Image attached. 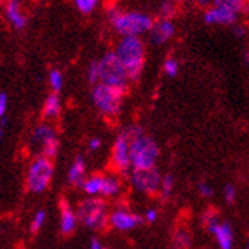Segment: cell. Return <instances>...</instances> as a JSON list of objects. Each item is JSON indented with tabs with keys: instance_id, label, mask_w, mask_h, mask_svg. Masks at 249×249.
Wrapping results in <instances>:
<instances>
[{
	"instance_id": "obj_1",
	"label": "cell",
	"mask_w": 249,
	"mask_h": 249,
	"mask_svg": "<svg viewBox=\"0 0 249 249\" xmlns=\"http://www.w3.org/2000/svg\"><path fill=\"white\" fill-rule=\"evenodd\" d=\"M125 130L130 136V162H132V170L156 167L160 153L156 141L145 135L144 130L138 125H130Z\"/></svg>"
},
{
	"instance_id": "obj_2",
	"label": "cell",
	"mask_w": 249,
	"mask_h": 249,
	"mask_svg": "<svg viewBox=\"0 0 249 249\" xmlns=\"http://www.w3.org/2000/svg\"><path fill=\"white\" fill-rule=\"evenodd\" d=\"M124 66L128 80L136 81L144 72L147 48L142 37H121L113 51Z\"/></svg>"
},
{
	"instance_id": "obj_3",
	"label": "cell",
	"mask_w": 249,
	"mask_h": 249,
	"mask_svg": "<svg viewBox=\"0 0 249 249\" xmlns=\"http://www.w3.org/2000/svg\"><path fill=\"white\" fill-rule=\"evenodd\" d=\"M110 26L121 37H142L147 36L153 26V17L142 11H112Z\"/></svg>"
},
{
	"instance_id": "obj_4",
	"label": "cell",
	"mask_w": 249,
	"mask_h": 249,
	"mask_svg": "<svg viewBox=\"0 0 249 249\" xmlns=\"http://www.w3.org/2000/svg\"><path fill=\"white\" fill-rule=\"evenodd\" d=\"M127 89L98 83L92 89V103L103 116L115 118L121 113Z\"/></svg>"
},
{
	"instance_id": "obj_5",
	"label": "cell",
	"mask_w": 249,
	"mask_h": 249,
	"mask_svg": "<svg viewBox=\"0 0 249 249\" xmlns=\"http://www.w3.org/2000/svg\"><path fill=\"white\" fill-rule=\"evenodd\" d=\"M80 223L93 231H103L109 225V207L103 197H86L77 207Z\"/></svg>"
},
{
	"instance_id": "obj_6",
	"label": "cell",
	"mask_w": 249,
	"mask_h": 249,
	"mask_svg": "<svg viewBox=\"0 0 249 249\" xmlns=\"http://www.w3.org/2000/svg\"><path fill=\"white\" fill-rule=\"evenodd\" d=\"M52 178H53L52 159L38 155L31 160V164L28 167L26 178H25L26 190L34 194L46 191L51 185Z\"/></svg>"
},
{
	"instance_id": "obj_7",
	"label": "cell",
	"mask_w": 249,
	"mask_h": 249,
	"mask_svg": "<svg viewBox=\"0 0 249 249\" xmlns=\"http://www.w3.org/2000/svg\"><path fill=\"white\" fill-rule=\"evenodd\" d=\"M98 63V77L100 83L115 86V88H123L127 89L128 86V75L121 64V61L118 60L115 52H107L104 55L96 60Z\"/></svg>"
},
{
	"instance_id": "obj_8",
	"label": "cell",
	"mask_w": 249,
	"mask_h": 249,
	"mask_svg": "<svg viewBox=\"0 0 249 249\" xmlns=\"http://www.w3.org/2000/svg\"><path fill=\"white\" fill-rule=\"evenodd\" d=\"M31 144L34 147H38L41 156L53 159L58 155V150H60V141H58L57 130L46 123L38 124L31 133Z\"/></svg>"
},
{
	"instance_id": "obj_9",
	"label": "cell",
	"mask_w": 249,
	"mask_h": 249,
	"mask_svg": "<svg viewBox=\"0 0 249 249\" xmlns=\"http://www.w3.org/2000/svg\"><path fill=\"white\" fill-rule=\"evenodd\" d=\"M128 180H130V185H132L136 191L147 194V196H153V194H159L162 175L156 167L130 170Z\"/></svg>"
},
{
	"instance_id": "obj_10",
	"label": "cell",
	"mask_w": 249,
	"mask_h": 249,
	"mask_svg": "<svg viewBox=\"0 0 249 249\" xmlns=\"http://www.w3.org/2000/svg\"><path fill=\"white\" fill-rule=\"evenodd\" d=\"M110 164L113 170L118 173H128L132 170V162H130V136L125 128L116 136L113 142Z\"/></svg>"
},
{
	"instance_id": "obj_11",
	"label": "cell",
	"mask_w": 249,
	"mask_h": 249,
	"mask_svg": "<svg viewBox=\"0 0 249 249\" xmlns=\"http://www.w3.org/2000/svg\"><path fill=\"white\" fill-rule=\"evenodd\" d=\"M141 222H142V217L125 207H118L109 214V226L121 232L135 230L136 226L141 225Z\"/></svg>"
},
{
	"instance_id": "obj_12",
	"label": "cell",
	"mask_w": 249,
	"mask_h": 249,
	"mask_svg": "<svg viewBox=\"0 0 249 249\" xmlns=\"http://www.w3.org/2000/svg\"><path fill=\"white\" fill-rule=\"evenodd\" d=\"M176 36V25L173 20L168 18H158L153 21L150 32L147 34L150 45L153 46H165Z\"/></svg>"
},
{
	"instance_id": "obj_13",
	"label": "cell",
	"mask_w": 249,
	"mask_h": 249,
	"mask_svg": "<svg viewBox=\"0 0 249 249\" xmlns=\"http://www.w3.org/2000/svg\"><path fill=\"white\" fill-rule=\"evenodd\" d=\"M239 14L232 13V11L217 6V5H210L208 8L203 9V21L207 25L213 26H234L237 23Z\"/></svg>"
},
{
	"instance_id": "obj_14",
	"label": "cell",
	"mask_w": 249,
	"mask_h": 249,
	"mask_svg": "<svg viewBox=\"0 0 249 249\" xmlns=\"http://www.w3.org/2000/svg\"><path fill=\"white\" fill-rule=\"evenodd\" d=\"M208 231L213 234L219 249H232L234 248V230L228 222L217 220L213 223Z\"/></svg>"
},
{
	"instance_id": "obj_15",
	"label": "cell",
	"mask_w": 249,
	"mask_h": 249,
	"mask_svg": "<svg viewBox=\"0 0 249 249\" xmlns=\"http://www.w3.org/2000/svg\"><path fill=\"white\" fill-rule=\"evenodd\" d=\"M78 215L66 199L60 200V231L63 235H71L78 226Z\"/></svg>"
},
{
	"instance_id": "obj_16",
	"label": "cell",
	"mask_w": 249,
	"mask_h": 249,
	"mask_svg": "<svg viewBox=\"0 0 249 249\" xmlns=\"http://www.w3.org/2000/svg\"><path fill=\"white\" fill-rule=\"evenodd\" d=\"M5 16L9 21V25L14 29H25L28 18L18 0H8L5 5Z\"/></svg>"
},
{
	"instance_id": "obj_17",
	"label": "cell",
	"mask_w": 249,
	"mask_h": 249,
	"mask_svg": "<svg viewBox=\"0 0 249 249\" xmlns=\"http://www.w3.org/2000/svg\"><path fill=\"white\" fill-rule=\"evenodd\" d=\"M103 180H104V175H98V173H95V175L84 178L80 188L88 197H101Z\"/></svg>"
},
{
	"instance_id": "obj_18",
	"label": "cell",
	"mask_w": 249,
	"mask_h": 249,
	"mask_svg": "<svg viewBox=\"0 0 249 249\" xmlns=\"http://www.w3.org/2000/svg\"><path fill=\"white\" fill-rule=\"evenodd\" d=\"M61 113V100L58 93H51L48 95V98L45 100V104H43V110H41V116L45 121H52L57 120Z\"/></svg>"
},
{
	"instance_id": "obj_19",
	"label": "cell",
	"mask_w": 249,
	"mask_h": 249,
	"mask_svg": "<svg viewBox=\"0 0 249 249\" xmlns=\"http://www.w3.org/2000/svg\"><path fill=\"white\" fill-rule=\"evenodd\" d=\"M86 178V160L81 155H78L77 158L73 159V162L69 167L68 171V180L72 183V185H77L80 187L81 182Z\"/></svg>"
},
{
	"instance_id": "obj_20",
	"label": "cell",
	"mask_w": 249,
	"mask_h": 249,
	"mask_svg": "<svg viewBox=\"0 0 249 249\" xmlns=\"http://www.w3.org/2000/svg\"><path fill=\"white\" fill-rule=\"evenodd\" d=\"M123 190V182L116 175H104L103 180V190H101V197L103 199H112L116 197Z\"/></svg>"
},
{
	"instance_id": "obj_21",
	"label": "cell",
	"mask_w": 249,
	"mask_h": 249,
	"mask_svg": "<svg viewBox=\"0 0 249 249\" xmlns=\"http://www.w3.org/2000/svg\"><path fill=\"white\" fill-rule=\"evenodd\" d=\"M191 243H193L191 234L183 228L176 230L171 237V248L173 249H190Z\"/></svg>"
},
{
	"instance_id": "obj_22",
	"label": "cell",
	"mask_w": 249,
	"mask_h": 249,
	"mask_svg": "<svg viewBox=\"0 0 249 249\" xmlns=\"http://www.w3.org/2000/svg\"><path fill=\"white\" fill-rule=\"evenodd\" d=\"M179 13V2L178 0H162L158 8V17L159 18H168L173 20L175 16Z\"/></svg>"
},
{
	"instance_id": "obj_23",
	"label": "cell",
	"mask_w": 249,
	"mask_h": 249,
	"mask_svg": "<svg viewBox=\"0 0 249 249\" xmlns=\"http://www.w3.org/2000/svg\"><path fill=\"white\" fill-rule=\"evenodd\" d=\"M213 5L226 8L239 16L246 11V0H213Z\"/></svg>"
},
{
	"instance_id": "obj_24",
	"label": "cell",
	"mask_w": 249,
	"mask_h": 249,
	"mask_svg": "<svg viewBox=\"0 0 249 249\" xmlns=\"http://www.w3.org/2000/svg\"><path fill=\"white\" fill-rule=\"evenodd\" d=\"M173 191H175V178H173V175H164L160 180V187H159L160 199L168 200L171 197Z\"/></svg>"
},
{
	"instance_id": "obj_25",
	"label": "cell",
	"mask_w": 249,
	"mask_h": 249,
	"mask_svg": "<svg viewBox=\"0 0 249 249\" xmlns=\"http://www.w3.org/2000/svg\"><path fill=\"white\" fill-rule=\"evenodd\" d=\"M162 72H164L168 78L178 77V73L180 72V61L175 57H168L162 63Z\"/></svg>"
},
{
	"instance_id": "obj_26",
	"label": "cell",
	"mask_w": 249,
	"mask_h": 249,
	"mask_svg": "<svg viewBox=\"0 0 249 249\" xmlns=\"http://www.w3.org/2000/svg\"><path fill=\"white\" fill-rule=\"evenodd\" d=\"M48 81H49V86L53 93H58L61 89H63V83H64V78H63V73L58 71V69H52L49 72V77H48Z\"/></svg>"
},
{
	"instance_id": "obj_27",
	"label": "cell",
	"mask_w": 249,
	"mask_h": 249,
	"mask_svg": "<svg viewBox=\"0 0 249 249\" xmlns=\"http://www.w3.org/2000/svg\"><path fill=\"white\" fill-rule=\"evenodd\" d=\"M98 3H100V0H73L75 8L84 16L92 14L96 9V6H98Z\"/></svg>"
},
{
	"instance_id": "obj_28",
	"label": "cell",
	"mask_w": 249,
	"mask_h": 249,
	"mask_svg": "<svg viewBox=\"0 0 249 249\" xmlns=\"http://www.w3.org/2000/svg\"><path fill=\"white\" fill-rule=\"evenodd\" d=\"M45 220H46V213L43 211V210H38V211L34 214V217H32V222H31V232H32V234H37V232L41 230V226L45 225Z\"/></svg>"
},
{
	"instance_id": "obj_29",
	"label": "cell",
	"mask_w": 249,
	"mask_h": 249,
	"mask_svg": "<svg viewBox=\"0 0 249 249\" xmlns=\"http://www.w3.org/2000/svg\"><path fill=\"white\" fill-rule=\"evenodd\" d=\"M86 75H88V81L95 86V84H98L100 83V77H98V63L92 61L89 66H88V72H86Z\"/></svg>"
},
{
	"instance_id": "obj_30",
	"label": "cell",
	"mask_w": 249,
	"mask_h": 249,
	"mask_svg": "<svg viewBox=\"0 0 249 249\" xmlns=\"http://www.w3.org/2000/svg\"><path fill=\"white\" fill-rule=\"evenodd\" d=\"M197 191H199V194L202 197H211L213 194H214V190H213V187L210 185L208 182H205V180H202V182H199L197 183Z\"/></svg>"
},
{
	"instance_id": "obj_31",
	"label": "cell",
	"mask_w": 249,
	"mask_h": 249,
	"mask_svg": "<svg viewBox=\"0 0 249 249\" xmlns=\"http://www.w3.org/2000/svg\"><path fill=\"white\" fill-rule=\"evenodd\" d=\"M223 197L228 203H234L235 199H237V190L234 185H226L223 188Z\"/></svg>"
},
{
	"instance_id": "obj_32",
	"label": "cell",
	"mask_w": 249,
	"mask_h": 249,
	"mask_svg": "<svg viewBox=\"0 0 249 249\" xmlns=\"http://www.w3.org/2000/svg\"><path fill=\"white\" fill-rule=\"evenodd\" d=\"M232 31H234L235 37H239V38H246L248 37V32H249L248 26L243 25V23H235L232 26Z\"/></svg>"
},
{
	"instance_id": "obj_33",
	"label": "cell",
	"mask_w": 249,
	"mask_h": 249,
	"mask_svg": "<svg viewBox=\"0 0 249 249\" xmlns=\"http://www.w3.org/2000/svg\"><path fill=\"white\" fill-rule=\"evenodd\" d=\"M142 220L147 223H155L158 220V211L155 208H148L142 215Z\"/></svg>"
},
{
	"instance_id": "obj_34",
	"label": "cell",
	"mask_w": 249,
	"mask_h": 249,
	"mask_svg": "<svg viewBox=\"0 0 249 249\" xmlns=\"http://www.w3.org/2000/svg\"><path fill=\"white\" fill-rule=\"evenodd\" d=\"M6 109H8V96L6 93H0V120L5 118Z\"/></svg>"
},
{
	"instance_id": "obj_35",
	"label": "cell",
	"mask_w": 249,
	"mask_h": 249,
	"mask_svg": "<svg viewBox=\"0 0 249 249\" xmlns=\"http://www.w3.org/2000/svg\"><path fill=\"white\" fill-rule=\"evenodd\" d=\"M88 147H89V150H90V151L100 150V148H101V139H100V138H92V139L89 141Z\"/></svg>"
},
{
	"instance_id": "obj_36",
	"label": "cell",
	"mask_w": 249,
	"mask_h": 249,
	"mask_svg": "<svg viewBox=\"0 0 249 249\" xmlns=\"http://www.w3.org/2000/svg\"><path fill=\"white\" fill-rule=\"evenodd\" d=\"M90 249H107L106 246L101 245V242L98 239H92L90 240Z\"/></svg>"
},
{
	"instance_id": "obj_37",
	"label": "cell",
	"mask_w": 249,
	"mask_h": 249,
	"mask_svg": "<svg viewBox=\"0 0 249 249\" xmlns=\"http://www.w3.org/2000/svg\"><path fill=\"white\" fill-rule=\"evenodd\" d=\"M3 132H5V127L0 125V142H2V139H3Z\"/></svg>"
},
{
	"instance_id": "obj_38",
	"label": "cell",
	"mask_w": 249,
	"mask_h": 249,
	"mask_svg": "<svg viewBox=\"0 0 249 249\" xmlns=\"http://www.w3.org/2000/svg\"><path fill=\"white\" fill-rule=\"evenodd\" d=\"M243 57H245V60H246V63H249V51H246V52L243 53Z\"/></svg>"
},
{
	"instance_id": "obj_39",
	"label": "cell",
	"mask_w": 249,
	"mask_h": 249,
	"mask_svg": "<svg viewBox=\"0 0 249 249\" xmlns=\"http://www.w3.org/2000/svg\"><path fill=\"white\" fill-rule=\"evenodd\" d=\"M246 11H249V0H246Z\"/></svg>"
},
{
	"instance_id": "obj_40",
	"label": "cell",
	"mask_w": 249,
	"mask_h": 249,
	"mask_svg": "<svg viewBox=\"0 0 249 249\" xmlns=\"http://www.w3.org/2000/svg\"><path fill=\"white\" fill-rule=\"evenodd\" d=\"M245 249H249V242L246 243V248H245Z\"/></svg>"
},
{
	"instance_id": "obj_41",
	"label": "cell",
	"mask_w": 249,
	"mask_h": 249,
	"mask_svg": "<svg viewBox=\"0 0 249 249\" xmlns=\"http://www.w3.org/2000/svg\"><path fill=\"white\" fill-rule=\"evenodd\" d=\"M185 2H196V0H185Z\"/></svg>"
},
{
	"instance_id": "obj_42",
	"label": "cell",
	"mask_w": 249,
	"mask_h": 249,
	"mask_svg": "<svg viewBox=\"0 0 249 249\" xmlns=\"http://www.w3.org/2000/svg\"><path fill=\"white\" fill-rule=\"evenodd\" d=\"M3 2H5V0H0V5H3Z\"/></svg>"
},
{
	"instance_id": "obj_43",
	"label": "cell",
	"mask_w": 249,
	"mask_h": 249,
	"mask_svg": "<svg viewBox=\"0 0 249 249\" xmlns=\"http://www.w3.org/2000/svg\"><path fill=\"white\" fill-rule=\"evenodd\" d=\"M20 249H26V248H20Z\"/></svg>"
}]
</instances>
